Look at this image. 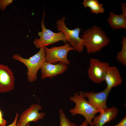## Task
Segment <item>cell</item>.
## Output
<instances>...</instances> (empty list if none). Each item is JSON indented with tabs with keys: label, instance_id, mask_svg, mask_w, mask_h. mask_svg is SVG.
<instances>
[{
	"label": "cell",
	"instance_id": "9a60e30c",
	"mask_svg": "<svg viewBox=\"0 0 126 126\" xmlns=\"http://www.w3.org/2000/svg\"><path fill=\"white\" fill-rule=\"evenodd\" d=\"M82 4L85 7L90 8L93 14H97L104 12L103 4L97 0H84Z\"/></svg>",
	"mask_w": 126,
	"mask_h": 126
},
{
	"label": "cell",
	"instance_id": "d6986e66",
	"mask_svg": "<svg viewBox=\"0 0 126 126\" xmlns=\"http://www.w3.org/2000/svg\"><path fill=\"white\" fill-rule=\"evenodd\" d=\"M3 115L0 109V126H5L6 124V121L2 117Z\"/></svg>",
	"mask_w": 126,
	"mask_h": 126
},
{
	"label": "cell",
	"instance_id": "ac0fdd59",
	"mask_svg": "<svg viewBox=\"0 0 126 126\" xmlns=\"http://www.w3.org/2000/svg\"><path fill=\"white\" fill-rule=\"evenodd\" d=\"M13 0H0V9L4 10L7 6L12 3Z\"/></svg>",
	"mask_w": 126,
	"mask_h": 126
},
{
	"label": "cell",
	"instance_id": "5bb4252c",
	"mask_svg": "<svg viewBox=\"0 0 126 126\" xmlns=\"http://www.w3.org/2000/svg\"><path fill=\"white\" fill-rule=\"evenodd\" d=\"M108 21L113 30L123 28L126 30V17L122 14H116L112 12H109Z\"/></svg>",
	"mask_w": 126,
	"mask_h": 126
},
{
	"label": "cell",
	"instance_id": "cb8c5ba5",
	"mask_svg": "<svg viewBox=\"0 0 126 126\" xmlns=\"http://www.w3.org/2000/svg\"><path fill=\"white\" fill-rule=\"evenodd\" d=\"M17 126H22L20 125H17ZM25 126H30L29 123H28Z\"/></svg>",
	"mask_w": 126,
	"mask_h": 126
},
{
	"label": "cell",
	"instance_id": "52a82bcc",
	"mask_svg": "<svg viewBox=\"0 0 126 126\" xmlns=\"http://www.w3.org/2000/svg\"><path fill=\"white\" fill-rule=\"evenodd\" d=\"M89 61V66L87 70L89 77L93 82L100 83L104 81L109 64L96 58H91Z\"/></svg>",
	"mask_w": 126,
	"mask_h": 126
},
{
	"label": "cell",
	"instance_id": "3957f363",
	"mask_svg": "<svg viewBox=\"0 0 126 126\" xmlns=\"http://www.w3.org/2000/svg\"><path fill=\"white\" fill-rule=\"evenodd\" d=\"M46 52L44 47L40 49L38 52L29 58H23L18 54H14L13 58L23 63L27 68V79L31 83L36 81L37 78V73L46 62Z\"/></svg>",
	"mask_w": 126,
	"mask_h": 126
},
{
	"label": "cell",
	"instance_id": "6da1fadb",
	"mask_svg": "<svg viewBox=\"0 0 126 126\" xmlns=\"http://www.w3.org/2000/svg\"><path fill=\"white\" fill-rule=\"evenodd\" d=\"M80 37L88 54L99 51L110 42L104 31L95 25L85 30Z\"/></svg>",
	"mask_w": 126,
	"mask_h": 126
},
{
	"label": "cell",
	"instance_id": "8fae6325",
	"mask_svg": "<svg viewBox=\"0 0 126 126\" xmlns=\"http://www.w3.org/2000/svg\"><path fill=\"white\" fill-rule=\"evenodd\" d=\"M68 68L67 65L61 62L54 64L45 62L41 68L42 79L47 77L51 78L61 74L65 72Z\"/></svg>",
	"mask_w": 126,
	"mask_h": 126
},
{
	"label": "cell",
	"instance_id": "7c38bea8",
	"mask_svg": "<svg viewBox=\"0 0 126 126\" xmlns=\"http://www.w3.org/2000/svg\"><path fill=\"white\" fill-rule=\"evenodd\" d=\"M118 109L116 107L113 106L107 108L101 111L98 116H95L92 122L94 126H103L105 123L114 119L117 116Z\"/></svg>",
	"mask_w": 126,
	"mask_h": 126
},
{
	"label": "cell",
	"instance_id": "7a4b0ae2",
	"mask_svg": "<svg viewBox=\"0 0 126 126\" xmlns=\"http://www.w3.org/2000/svg\"><path fill=\"white\" fill-rule=\"evenodd\" d=\"M79 93L75 92L74 95L70 98V100L75 103V107L70 109L69 112L73 116L80 114L85 118L88 125L94 126L92 122L95 115L100 111L92 105L85 98L83 92L79 91Z\"/></svg>",
	"mask_w": 126,
	"mask_h": 126
},
{
	"label": "cell",
	"instance_id": "8992f818",
	"mask_svg": "<svg viewBox=\"0 0 126 126\" xmlns=\"http://www.w3.org/2000/svg\"><path fill=\"white\" fill-rule=\"evenodd\" d=\"M44 49L46 62L54 64L59 61L67 65L70 63L67 57L68 52L71 50H75L68 43L62 46L53 47L50 48L46 47Z\"/></svg>",
	"mask_w": 126,
	"mask_h": 126
},
{
	"label": "cell",
	"instance_id": "7402d4cb",
	"mask_svg": "<svg viewBox=\"0 0 126 126\" xmlns=\"http://www.w3.org/2000/svg\"><path fill=\"white\" fill-rule=\"evenodd\" d=\"M18 116L19 114L17 112L16 113V116L13 122L7 126H17V122Z\"/></svg>",
	"mask_w": 126,
	"mask_h": 126
},
{
	"label": "cell",
	"instance_id": "9c48e42d",
	"mask_svg": "<svg viewBox=\"0 0 126 126\" xmlns=\"http://www.w3.org/2000/svg\"><path fill=\"white\" fill-rule=\"evenodd\" d=\"M111 91L106 88L102 91L98 92L93 91L83 92V94L85 98L88 99L89 103L100 112L107 108V100Z\"/></svg>",
	"mask_w": 126,
	"mask_h": 126
},
{
	"label": "cell",
	"instance_id": "ba28073f",
	"mask_svg": "<svg viewBox=\"0 0 126 126\" xmlns=\"http://www.w3.org/2000/svg\"><path fill=\"white\" fill-rule=\"evenodd\" d=\"M42 108V106L38 104L31 105L20 115L17 125L25 126L30 122H36L43 119L45 114L43 112H38Z\"/></svg>",
	"mask_w": 126,
	"mask_h": 126
},
{
	"label": "cell",
	"instance_id": "e0dca14e",
	"mask_svg": "<svg viewBox=\"0 0 126 126\" xmlns=\"http://www.w3.org/2000/svg\"><path fill=\"white\" fill-rule=\"evenodd\" d=\"M60 119V126H80L71 122L66 116L63 111L60 109L59 110Z\"/></svg>",
	"mask_w": 126,
	"mask_h": 126
},
{
	"label": "cell",
	"instance_id": "30bf717a",
	"mask_svg": "<svg viewBox=\"0 0 126 126\" xmlns=\"http://www.w3.org/2000/svg\"><path fill=\"white\" fill-rule=\"evenodd\" d=\"M14 74L7 66L0 64V93L10 92L14 88Z\"/></svg>",
	"mask_w": 126,
	"mask_h": 126
},
{
	"label": "cell",
	"instance_id": "5b68a950",
	"mask_svg": "<svg viewBox=\"0 0 126 126\" xmlns=\"http://www.w3.org/2000/svg\"><path fill=\"white\" fill-rule=\"evenodd\" d=\"M65 20L64 17L57 20L56 22L57 29L63 33L67 41L75 50L80 52H81L84 46L82 39L79 36L81 29L77 27L73 29H69L65 24Z\"/></svg>",
	"mask_w": 126,
	"mask_h": 126
},
{
	"label": "cell",
	"instance_id": "2e32d148",
	"mask_svg": "<svg viewBox=\"0 0 126 126\" xmlns=\"http://www.w3.org/2000/svg\"><path fill=\"white\" fill-rule=\"evenodd\" d=\"M122 44L121 50L117 52L116 59L124 66L126 65V37L123 36L121 42Z\"/></svg>",
	"mask_w": 126,
	"mask_h": 126
},
{
	"label": "cell",
	"instance_id": "44dd1931",
	"mask_svg": "<svg viewBox=\"0 0 126 126\" xmlns=\"http://www.w3.org/2000/svg\"><path fill=\"white\" fill-rule=\"evenodd\" d=\"M120 5L122 8V14L126 17V3H122Z\"/></svg>",
	"mask_w": 126,
	"mask_h": 126
},
{
	"label": "cell",
	"instance_id": "603a6c76",
	"mask_svg": "<svg viewBox=\"0 0 126 126\" xmlns=\"http://www.w3.org/2000/svg\"><path fill=\"white\" fill-rule=\"evenodd\" d=\"M88 125V123L86 120H85L80 126H87Z\"/></svg>",
	"mask_w": 126,
	"mask_h": 126
},
{
	"label": "cell",
	"instance_id": "4fadbf2b",
	"mask_svg": "<svg viewBox=\"0 0 126 126\" xmlns=\"http://www.w3.org/2000/svg\"><path fill=\"white\" fill-rule=\"evenodd\" d=\"M107 84L106 88L111 90L122 83V79L119 70L115 66H110L106 72L104 81Z\"/></svg>",
	"mask_w": 126,
	"mask_h": 126
},
{
	"label": "cell",
	"instance_id": "277c9868",
	"mask_svg": "<svg viewBox=\"0 0 126 126\" xmlns=\"http://www.w3.org/2000/svg\"><path fill=\"white\" fill-rule=\"evenodd\" d=\"M45 15L44 12L41 23L42 30L38 33V35L40 38H35L33 42L36 47L39 49L45 47L48 45L60 41L66 43L67 41L62 32H54L46 28L44 23Z\"/></svg>",
	"mask_w": 126,
	"mask_h": 126
},
{
	"label": "cell",
	"instance_id": "ffe728a7",
	"mask_svg": "<svg viewBox=\"0 0 126 126\" xmlns=\"http://www.w3.org/2000/svg\"><path fill=\"white\" fill-rule=\"evenodd\" d=\"M114 126H126V116L124 117L119 123Z\"/></svg>",
	"mask_w": 126,
	"mask_h": 126
}]
</instances>
